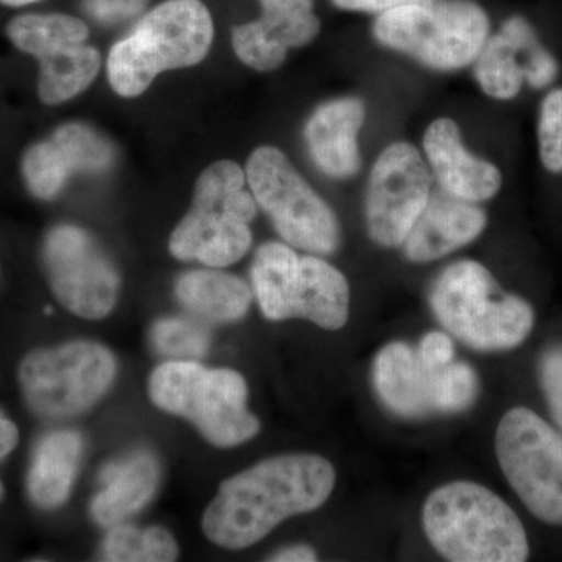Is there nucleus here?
Wrapping results in <instances>:
<instances>
[{
	"instance_id": "1",
	"label": "nucleus",
	"mask_w": 562,
	"mask_h": 562,
	"mask_svg": "<svg viewBox=\"0 0 562 562\" xmlns=\"http://www.w3.org/2000/svg\"><path fill=\"white\" fill-rule=\"evenodd\" d=\"M335 483V468L319 454L269 458L221 484L203 514V532L224 549H247L283 520L321 508Z\"/></svg>"
},
{
	"instance_id": "2",
	"label": "nucleus",
	"mask_w": 562,
	"mask_h": 562,
	"mask_svg": "<svg viewBox=\"0 0 562 562\" xmlns=\"http://www.w3.org/2000/svg\"><path fill=\"white\" fill-rule=\"evenodd\" d=\"M422 525L431 546L453 562H524L527 532L497 494L472 482L443 484L427 498Z\"/></svg>"
},
{
	"instance_id": "3",
	"label": "nucleus",
	"mask_w": 562,
	"mask_h": 562,
	"mask_svg": "<svg viewBox=\"0 0 562 562\" xmlns=\"http://www.w3.org/2000/svg\"><path fill=\"white\" fill-rule=\"evenodd\" d=\"M213 36V18L202 0H166L111 47L110 85L122 98H138L166 70L199 65Z\"/></svg>"
},
{
	"instance_id": "4",
	"label": "nucleus",
	"mask_w": 562,
	"mask_h": 562,
	"mask_svg": "<svg viewBox=\"0 0 562 562\" xmlns=\"http://www.w3.org/2000/svg\"><path fill=\"white\" fill-rule=\"evenodd\" d=\"M432 313L460 341L480 351L512 350L530 336L535 312L519 295L503 292L480 262H453L430 294Z\"/></svg>"
},
{
	"instance_id": "5",
	"label": "nucleus",
	"mask_w": 562,
	"mask_h": 562,
	"mask_svg": "<svg viewBox=\"0 0 562 562\" xmlns=\"http://www.w3.org/2000/svg\"><path fill=\"white\" fill-rule=\"evenodd\" d=\"M246 183V171L235 161H217L202 172L190 213L169 239L173 257L210 268L241 260L251 246L249 225L258 205Z\"/></svg>"
},
{
	"instance_id": "6",
	"label": "nucleus",
	"mask_w": 562,
	"mask_h": 562,
	"mask_svg": "<svg viewBox=\"0 0 562 562\" xmlns=\"http://www.w3.org/2000/svg\"><path fill=\"white\" fill-rule=\"evenodd\" d=\"M149 395L162 412L191 420L216 447L241 446L260 431V420L247 408L246 380L232 369L166 361L151 372Z\"/></svg>"
},
{
	"instance_id": "7",
	"label": "nucleus",
	"mask_w": 562,
	"mask_h": 562,
	"mask_svg": "<svg viewBox=\"0 0 562 562\" xmlns=\"http://www.w3.org/2000/svg\"><path fill=\"white\" fill-rule=\"evenodd\" d=\"M490 29L486 11L472 0H422L379 14L373 36L387 49L449 72L476 60Z\"/></svg>"
},
{
	"instance_id": "8",
	"label": "nucleus",
	"mask_w": 562,
	"mask_h": 562,
	"mask_svg": "<svg viewBox=\"0 0 562 562\" xmlns=\"http://www.w3.org/2000/svg\"><path fill=\"white\" fill-rule=\"evenodd\" d=\"M246 176L255 201L284 241L316 255L338 249L341 228L336 214L283 151L258 147L247 161Z\"/></svg>"
},
{
	"instance_id": "9",
	"label": "nucleus",
	"mask_w": 562,
	"mask_h": 562,
	"mask_svg": "<svg viewBox=\"0 0 562 562\" xmlns=\"http://www.w3.org/2000/svg\"><path fill=\"white\" fill-rule=\"evenodd\" d=\"M116 376V360L105 346L74 341L33 350L20 366V384L33 412L65 419L90 409Z\"/></svg>"
},
{
	"instance_id": "10",
	"label": "nucleus",
	"mask_w": 562,
	"mask_h": 562,
	"mask_svg": "<svg viewBox=\"0 0 562 562\" xmlns=\"http://www.w3.org/2000/svg\"><path fill=\"white\" fill-rule=\"evenodd\" d=\"M503 475L532 516L562 525V435L531 409H509L495 435Z\"/></svg>"
},
{
	"instance_id": "11",
	"label": "nucleus",
	"mask_w": 562,
	"mask_h": 562,
	"mask_svg": "<svg viewBox=\"0 0 562 562\" xmlns=\"http://www.w3.org/2000/svg\"><path fill=\"white\" fill-rule=\"evenodd\" d=\"M43 260L57 301L83 319H102L120 295V276L90 233L76 225L52 228Z\"/></svg>"
},
{
	"instance_id": "12",
	"label": "nucleus",
	"mask_w": 562,
	"mask_h": 562,
	"mask_svg": "<svg viewBox=\"0 0 562 562\" xmlns=\"http://www.w3.org/2000/svg\"><path fill=\"white\" fill-rule=\"evenodd\" d=\"M432 176L420 151L394 143L376 158L366 194V225L372 241L401 247L431 198Z\"/></svg>"
},
{
	"instance_id": "13",
	"label": "nucleus",
	"mask_w": 562,
	"mask_h": 562,
	"mask_svg": "<svg viewBox=\"0 0 562 562\" xmlns=\"http://www.w3.org/2000/svg\"><path fill=\"white\" fill-rule=\"evenodd\" d=\"M114 151L101 133L79 122L61 125L49 139L33 144L22 157L21 171L29 191L41 201L60 194L77 172H102Z\"/></svg>"
},
{
	"instance_id": "14",
	"label": "nucleus",
	"mask_w": 562,
	"mask_h": 562,
	"mask_svg": "<svg viewBox=\"0 0 562 562\" xmlns=\"http://www.w3.org/2000/svg\"><path fill=\"white\" fill-rule=\"evenodd\" d=\"M424 150L431 176L443 192L473 203L491 201L502 188L497 166L475 157L462 143L460 127L450 117L428 125Z\"/></svg>"
},
{
	"instance_id": "15",
	"label": "nucleus",
	"mask_w": 562,
	"mask_h": 562,
	"mask_svg": "<svg viewBox=\"0 0 562 562\" xmlns=\"http://www.w3.org/2000/svg\"><path fill=\"white\" fill-rule=\"evenodd\" d=\"M366 121V105L353 95L331 99L313 111L303 138L316 168L335 180L357 176L361 168L358 136Z\"/></svg>"
},
{
	"instance_id": "16",
	"label": "nucleus",
	"mask_w": 562,
	"mask_h": 562,
	"mask_svg": "<svg viewBox=\"0 0 562 562\" xmlns=\"http://www.w3.org/2000/svg\"><path fill=\"white\" fill-rule=\"evenodd\" d=\"M486 224V213L479 205L442 191L431 195L403 241V250L413 262L439 260L475 241Z\"/></svg>"
},
{
	"instance_id": "17",
	"label": "nucleus",
	"mask_w": 562,
	"mask_h": 562,
	"mask_svg": "<svg viewBox=\"0 0 562 562\" xmlns=\"http://www.w3.org/2000/svg\"><path fill=\"white\" fill-rule=\"evenodd\" d=\"M436 369L422 362L417 350L405 342H392L376 355L373 384L376 394L392 413L422 417L432 408V376Z\"/></svg>"
},
{
	"instance_id": "18",
	"label": "nucleus",
	"mask_w": 562,
	"mask_h": 562,
	"mask_svg": "<svg viewBox=\"0 0 562 562\" xmlns=\"http://www.w3.org/2000/svg\"><path fill=\"white\" fill-rule=\"evenodd\" d=\"M160 464L154 454L135 452L106 465L103 490L91 503V516L103 528H113L139 513L160 484Z\"/></svg>"
},
{
	"instance_id": "19",
	"label": "nucleus",
	"mask_w": 562,
	"mask_h": 562,
	"mask_svg": "<svg viewBox=\"0 0 562 562\" xmlns=\"http://www.w3.org/2000/svg\"><path fill=\"white\" fill-rule=\"evenodd\" d=\"M349 283L342 272L319 257H302L294 317H303L325 330H339L349 319Z\"/></svg>"
},
{
	"instance_id": "20",
	"label": "nucleus",
	"mask_w": 562,
	"mask_h": 562,
	"mask_svg": "<svg viewBox=\"0 0 562 562\" xmlns=\"http://www.w3.org/2000/svg\"><path fill=\"white\" fill-rule=\"evenodd\" d=\"M83 441L76 431H55L36 447L31 472L29 494L36 506L54 509L69 497L79 471Z\"/></svg>"
},
{
	"instance_id": "21",
	"label": "nucleus",
	"mask_w": 562,
	"mask_h": 562,
	"mask_svg": "<svg viewBox=\"0 0 562 562\" xmlns=\"http://www.w3.org/2000/svg\"><path fill=\"white\" fill-rule=\"evenodd\" d=\"M176 295L184 310L217 324L243 319L251 303L250 288L238 277L221 271L183 273L177 280Z\"/></svg>"
},
{
	"instance_id": "22",
	"label": "nucleus",
	"mask_w": 562,
	"mask_h": 562,
	"mask_svg": "<svg viewBox=\"0 0 562 562\" xmlns=\"http://www.w3.org/2000/svg\"><path fill=\"white\" fill-rule=\"evenodd\" d=\"M38 95L46 105H58L79 95L98 77L101 54L87 43L58 44L36 55Z\"/></svg>"
},
{
	"instance_id": "23",
	"label": "nucleus",
	"mask_w": 562,
	"mask_h": 562,
	"mask_svg": "<svg viewBox=\"0 0 562 562\" xmlns=\"http://www.w3.org/2000/svg\"><path fill=\"white\" fill-rule=\"evenodd\" d=\"M301 257L286 244L268 243L258 249L251 266V283L261 313L269 321L294 317Z\"/></svg>"
},
{
	"instance_id": "24",
	"label": "nucleus",
	"mask_w": 562,
	"mask_h": 562,
	"mask_svg": "<svg viewBox=\"0 0 562 562\" xmlns=\"http://www.w3.org/2000/svg\"><path fill=\"white\" fill-rule=\"evenodd\" d=\"M473 74L484 94L495 101H512L525 83V55L520 41L502 29L484 43Z\"/></svg>"
},
{
	"instance_id": "25",
	"label": "nucleus",
	"mask_w": 562,
	"mask_h": 562,
	"mask_svg": "<svg viewBox=\"0 0 562 562\" xmlns=\"http://www.w3.org/2000/svg\"><path fill=\"white\" fill-rule=\"evenodd\" d=\"M7 36L16 49L36 55L57 44L87 43L90 31L79 18L63 13H27L7 24Z\"/></svg>"
},
{
	"instance_id": "26",
	"label": "nucleus",
	"mask_w": 562,
	"mask_h": 562,
	"mask_svg": "<svg viewBox=\"0 0 562 562\" xmlns=\"http://www.w3.org/2000/svg\"><path fill=\"white\" fill-rule=\"evenodd\" d=\"M101 557L113 562H169L179 557V547L165 528L120 524L103 539Z\"/></svg>"
},
{
	"instance_id": "27",
	"label": "nucleus",
	"mask_w": 562,
	"mask_h": 562,
	"mask_svg": "<svg viewBox=\"0 0 562 562\" xmlns=\"http://www.w3.org/2000/svg\"><path fill=\"white\" fill-rule=\"evenodd\" d=\"M261 24L288 49L308 46L321 32L314 0H260Z\"/></svg>"
},
{
	"instance_id": "28",
	"label": "nucleus",
	"mask_w": 562,
	"mask_h": 562,
	"mask_svg": "<svg viewBox=\"0 0 562 562\" xmlns=\"http://www.w3.org/2000/svg\"><path fill=\"white\" fill-rule=\"evenodd\" d=\"M232 44L236 57L260 72L279 69L290 50L266 31L260 20L233 27Z\"/></svg>"
},
{
	"instance_id": "29",
	"label": "nucleus",
	"mask_w": 562,
	"mask_h": 562,
	"mask_svg": "<svg viewBox=\"0 0 562 562\" xmlns=\"http://www.w3.org/2000/svg\"><path fill=\"white\" fill-rule=\"evenodd\" d=\"M150 341L158 353L172 357L173 360H188L206 353L210 335L198 322L168 317L151 327Z\"/></svg>"
},
{
	"instance_id": "30",
	"label": "nucleus",
	"mask_w": 562,
	"mask_h": 562,
	"mask_svg": "<svg viewBox=\"0 0 562 562\" xmlns=\"http://www.w3.org/2000/svg\"><path fill=\"white\" fill-rule=\"evenodd\" d=\"M479 382L471 366L450 362L436 369L432 376V408L438 413H458L469 408L476 397Z\"/></svg>"
},
{
	"instance_id": "31",
	"label": "nucleus",
	"mask_w": 562,
	"mask_h": 562,
	"mask_svg": "<svg viewBox=\"0 0 562 562\" xmlns=\"http://www.w3.org/2000/svg\"><path fill=\"white\" fill-rule=\"evenodd\" d=\"M538 138L543 168L552 173H562V88L543 98Z\"/></svg>"
},
{
	"instance_id": "32",
	"label": "nucleus",
	"mask_w": 562,
	"mask_h": 562,
	"mask_svg": "<svg viewBox=\"0 0 562 562\" xmlns=\"http://www.w3.org/2000/svg\"><path fill=\"white\" fill-rule=\"evenodd\" d=\"M541 376L550 409L562 427V347H557L543 355Z\"/></svg>"
},
{
	"instance_id": "33",
	"label": "nucleus",
	"mask_w": 562,
	"mask_h": 562,
	"mask_svg": "<svg viewBox=\"0 0 562 562\" xmlns=\"http://www.w3.org/2000/svg\"><path fill=\"white\" fill-rule=\"evenodd\" d=\"M147 0H83L85 13L103 24L131 20L146 9Z\"/></svg>"
},
{
	"instance_id": "34",
	"label": "nucleus",
	"mask_w": 562,
	"mask_h": 562,
	"mask_svg": "<svg viewBox=\"0 0 562 562\" xmlns=\"http://www.w3.org/2000/svg\"><path fill=\"white\" fill-rule=\"evenodd\" d=\"M422 362L428 368L439 369L453 361V342L446 333L431 331L422 339L419 350Z\"/></svg>"
},
{
	"instance_id": "35",
	"label": "nucleus",
	"mask_w": 562,
	"mask_h": 562,
	"mask_svg": "<svg viewBox=\"0 0 562 562\" xmlns=\"http://www.w3.org/2000/svg\"><path fill=\"white\" fill-rule=\"evenodd\" d=\"M333 5L347 11H362V13H379L422 2V0H331Z\"/></svg>"
},
{
	"instance_id": "36",
	"label": "nucleus",
	"mask_w": 562,
	"mask_h": 562,
	"mask_svg": "<svg viewBox=\"0 0 562 562\" xmlns=\"http://www.w3.org/2000/svg\"><path fill=\"white\" fill-rule=\"evenodd\" d=\"M18 441H20V431H18L16 425L0 413V460L13 452Z\"/></svg>"
},
{
	"instance_id": "37",
	"label": "nucleus",
	"mask_w": 562,
	"mask_h": 562,
	"mask_svg": "<svg viewBox=\"0 0 562 562\" xmlns=\"http://www.w3.org/2000/svg\"><path fill=\"white\" fill-rule=\"evenodd\" d=\"M271 561L277 562H310L317 561L316 552L308 546H294L273 554Z\"/></svg>"
},
{
	"instance_id": "38",
	"label": "nucleus",
	"mask_w": 562,
	"mask_h": 562,
	"mask_svg": "<svg viewBox=\"0 0 562 562\" xmlns=\"http://www.w3.org/2000/svg\"><path fill=\"white\" fill-rule=\"evenodd\" d=\"M40 2V0H0V3L5 7H13V9H18V7L31 5V3Z\"/></svg>"
},
{
	"instance_id": "39",
	"label": "nucleus",
	"mask_w": 562,
	"mask_h": 562,
	"mask_svg": "<svg viewBox=\"0 0 562 562\" xmlns=\"http://www.w3.org/2000/svg\"><path fill=\"white\" fill-rule=\"evenodd\" d=\"M3 498V487L2 484H0V501Z\"/></svg>"
}]
</instances>
